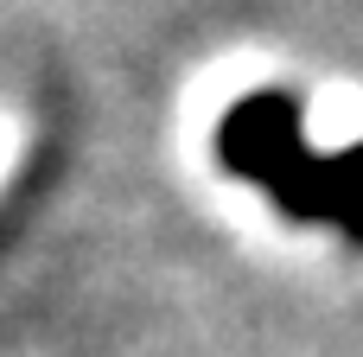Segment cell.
Masks as SVG:
<instances>
[{"instance_id":"obj_1","label":"cell","mask_w":363,"mask_h":357,"mask_svg":"<svg viewBox=\"0 0 363 357\" xmlns=\"http://www.w3.org/2000/svg\"><path fill=\"white\" fill-rule=\"evenodd\" d=\"M211 153L223 172L249 179L255 192L274 198L281 217L294 224H338L363 249V147H345L332 160L306 153L300 141V102L287 89H255L223 109Z\"/></svg>"}]
</instances>
